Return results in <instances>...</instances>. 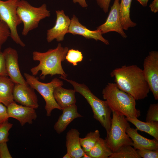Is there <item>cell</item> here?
Masks as SVG:
<instances>
[{"label": "cell", "mask_w": 158, "mask_h": 158, "mask_svg": "<svg viewBox=\"0 0 158 158\" xmlns=\"http://www.w3.org/2000/svg\"><path fill=\"white\" fill-rule=\"evenodd\" d=\"M117 87L130 95L136 100L147 97L150 90L142 70L136 65H124L110 73Z\"/></svg>", "instance_id": "cell-1"}, {"label": "cell", "mask_w": 158, "mask_h": 158, "mask_svg": "<svg viewBox=\"0 0 158 158\" xmlns=\"http://www.w3.org/2000/svg\"><path fill=\"white\" fill-rule=\"evenodd\" d=\"M67 47H63L61 43H59L54 49H50L44 52L34 51L32 58L34 61H39V64L30 69L32 75H37L40 71L41 79L44 80L47 75L51 76L58 74L67 78V75L62 68L61 62L66 59L68 50Z\"/></svg>", "instance_id": "cell-2"}, {"label": "cell", "mask_w": 158, "mask_h": 158, "mask_svg": "<svg viewBox=\"0 0 158 158\" xmlns=\"http://www.w3.org/2000/svg\"><path fill=\"white\" fill-rule=\"evenodd\" d=\"M102 94L112 111L126 117L138 118L140 116V111L136 108L135 99L120 89L115 83H108L103 89Z\"/></svg>", "instance_id": "cell-3"}, {"label": "cell", "mask_w": 158, "mask_h": 158, "mask_svg": "<svg viewBox=\"0 0 158 158\" xmlns=\"http://www.w3.org/2000/svg\"><path fill=\"white\" fill-rule=\"evenodd\" d=\"M60 78L71 84L75 92L79 93L86 99L91 107L94 118L100 123L107 133L111 124L112 111L106 101L97 97L84 84H79L61 76Z\"/></svg>", "instance_id": "cell-4"}, {"label": "cell", "mask_w": 158, "mask_h": 158, "mask_svg": "<svg viewBox=\"0 0 158 158\" xmlns=\"http://www.w3.org/2000/svg\"><path fill=\"white\" fill-rule=\"evenodd\" d=\"M17 13L23 24L22 32L23 36H26L30 31L37 28L41 20L50 15L45 4L35 7L25 0L20 1Z\"/></svg>", "instance_id": "cell-5"}, {"label": "cell", "mask_w": 158, "mask_h": 158, "mask_svg": "<svg viewBox=\"0 0 158 158\" xmlns=\"http://www.w3.org/2000/svg\"><path fill=\"white\" fill-rule=\"evenodd\" d=\"M112 118L109 132L105 140L112 152L126 145H132L133 141L126 133L128 127L130 126L125 116L112 111Z\"/></svg>", "instance_id": "cell-6"}, {"label": "cell", "mask_w": 158, "mask_h": 158, "mask_svg": "<svg viewBox=\"0 0 158 158\" xmlns=\"http://www.w3.org/2000/svg\"><path fill=\"white\" fill-rule=\"evenodd\" d=\"M24 75L29 85L36 90L44 99L46 103L45 109L47 116H50L52 111L54 109L62 110L54 97L53 92L56 87L63 85L62 81L55 78L50 82L44 83L40 81L32 75L26 73H24Z\"/></svg>", "instance_id": "cell-7"}, {"label": "cell", "mask_w": 158, "mask_h": 158, "mask_svg": "<svg viewBox=\"0 0 158 158\" xmlns=\"http://www.w3.org/2000/svg\"><path fill=\"white\" fill-rule=\"evenodd\" d=\"M20 0H0V18L5 22L10 30V37L16 44L25 47V44L21 39L17 30L18 26L22 23L17 13Z\"/></svg>", "instance_id": "cell-8"}, {"label": "cell", "mask_w": 158, "mask_h": 158, "mask_svg": "<svg viewBox=\"0 0 158 158\" xmlns=\"http://www.w3.org/2000/svg\"><path fill=\"white\" fill-rule=\"evenodd\" d=\"M143 73L154 99H158V52L150 51L145 59Z\"/></svg>", "instance_id": "cell-9"}, {"label": "cell", "mask_w": 158, "mask_h": 158, "mask_svg": "<svg viewBox=\"0 0 158 158\" xmlns=\"http://www.w3.org/2000/svg\"><path fill=\"white\" fill-rule=\"evenodd\" d=\"M2 52L8 76L15 84L29 86L20 71L17 51L9 47L6 49Z\"/></svg>", "instance_id": "cell-10"}, {"label": "cell", "mask_w": 158, "mask_h": 158, "mask_svg": "<svg viewBox=\"0 0 158 158\" xmlns=\"http://www.w3.org/2000/svg\"><path fill=\"white\" fill-rule=\"evenodd\" d=\"M119 0H114L108 16L105 22L97 27L102 34L111 32H115L119 34L123 38L127 35L123 31L121 23L119 14Z\"/></svg>", "instance_id": "cell-11"}, {"label": "cell", "mask_w": 158, "mask_h": 158, "mask_svg": "<svg viewBox=\"0 0 158 158\" xmlns=\"http://www.w3.org/2000/svg\"><path fill=\"white\" fill-rule=\"evenodd\" d=\"M56 19L54 26L48 30L47 40L49 43L56 39L57 42L63 41L67 33L71 23V20L66 15L63 10L55 11Z\"/></svg>", "instance_id": "cell-12"}, {"label": "cell", "mask_w": 158, "mask_h": 158, "mask_svg": "<svg viewBox=\"0 0 158 158\" xmlns=\"http://www.w3.org/2000/svg\"><path fill=\"white\" fill-rule=\"evenodd\" d=\"M9 118L18 120L22 126L27 123L31 124L37 117L35 109L28 106L19 105L15 102L7 107Z\"/></svg>", "instance_id": "cell-13"}, {"label": "cell", "mask_w": 158, "mask_h": 158, "mask_svg": "<svg viewBox=\"0 0 158 158\" xmlns=\"http://www.w3.org/2000/svg\"><path fill=\"white\" fill-rule=\"evenodd\" d=\"M14 100L21 105L36 109L39 107L34 89L30 86L15 84L13 91Z\"/></svg>", "instance_id": "cell-14"}, {"label": "cell", "mask_w": 158, "mask_h": 158, "mask_svg": "<svg viewBox=\"0 0 158 158\" xmlns=\"http://www.w3.org/2000/svg\"><path fill=\"white\" fill-rule=\"evenodd\" d=\"M68 33L73 35H81L87 39H93L99 40L106 45L109 44V41L102 36L101 31L97 29L91 30L87 29L79 22L78 18L74 15L71 20V23Z\"/></svg>", "instance_id": "cell-15"}, {"label": "cell", "mask_w": 158, "mask_h": 158, "mask_svg": "<svg viewBox=\"0 0 158 158\" xmlns=\"http://www.w3.org/2000/svg\"><path fill=\"white\" fill-rule=\"evenodd\" d=\"M62 111V114L54 126L55 130L59 134L63 132L74 119L83 117L78 113L75 104L63 109Z\"/></svg>", "instance_id": "cell-16"}, {"label": "cell", "mask_w": 158, "mask_h": 158, "mask_svg": "<svg viewBox=\"0 0 158 158\" xmlns=\"http://www.w3.org/2000/svg\"><path fill=\"white\" fill-rule=\"evenodd\" d=\"M137 129L128 127L126 133L131 139L133 144L132 146L136 150L142 148L152 150H158V140L154 138L151 140L145 138L140 135Z\"/></svg>", "instance_id": "cell-17"}, {"label": "cell", "mask_w": 158, "mask_h": 158, "mask_svg": "<svg viewBox=\"0 0 158 158\" xmlns=\"http://www.w3.org/2000/svg\"><path fill=\"white\" fill-rule=\"evenodd\" d=\"M80 133L76 129L71 128L66 133V146L67 152L72 158H82L85 152L80 141Z\"/></svg>", "instance_id": "cell-18"}, {"label": "cell", "mask_w": 158, "mask_h": 158, "mask_svg": "<svg viewBox=\"0 0 158 158\" xmlns=\"http://www.w3.org/2000/svg\"><path fill=\"white\" fill-rule=\"evenodd\" d=\"M75 92L74 90L66 89L61 86L55 89L53 92L54 97L62 110L63 109L75 104Z\"/></svg>", "instance_id": "cell-19"}, {"label": "cell", "mask_w": 158, "mask_h": 158, "mask_svg": "<svg viewBox=\"0 0 158 158\" xmlns=\"http://www.w3.org/2000/svg\"><path fill=\"white\" fill-rule=\"evenodd\" d=\"M15 84L7 76H0V103L6 107L15 102L13 97Z\"/></svg>", "instance_id": "cell-20"}, {"label": "cell", "mask_w": 158, "mask_h": 158, "mask_svg": "<svg viewBox=\"0 0 158 158\" xmlns=\"http://www.w3.org/2000/svg\"><path fill=\"white\" fill-rule=\"evenodd\" d=\"M132 0H121L119 4V14L123 29L127 30L130 28L136 26V23L132 21L130 17V9Z\"/></svg>", "instance_id": "cell-21"}, {"label": "cell", "mask_w": 158, "mask_h": 158, "mask_svg": "<svg viewBox=\"0 0 158 158\" xmlns=\"http://www.w3.org/2000/svg\"><path fill=\"white\" fill-rule=\"evenodd\" d=\"M126 118L128 122L135 126L138 130L145 132L158 140V122H144L136 118Z\"/></svg>", "instance_id": "cell-22"}, {"label": "cell", "mask_w": 158, "mask_h": 158, "mask_svg": "<svg viewBox=\"0 0 158 158\" xmlns=\"http://www.w3.org/2000/svg\"><path fill=\"white\" fill-rule=\"evenodd\" d=\"M112 153L106 140L100 138L94 146L86 154L91 158H109Z\"/></svg>", "instance_id": "cell-23"}, {"label": "cell", "mask_w": 158, "mask_h": 158, "mask_svg": "<svg viewBox=\"0 0 158 158\" xmlns=\"http://www.w3.org/2000/svg\"><path fill=\"white\" fill-rule=\"evenodd\" d=\"M100 138L98 130L91 131L88 133L84 138H80L81 147L84 152L87 153L92 148Z\"/></svg>", "instance_id": "cell-24"}, {"label": "cell", "mask_w": 158, "mask_h": 158, "mask_svg": "<svg viewBox=\"0 0 158 158\" xmlns=\"http://www.w3.org/2000/svg\"><path fill=\"white\" fill-rule=\"evenodd\" d=\"M136 150L130 145H124L112 152L109 158H141Z\"/></svg>", "instance_id": "cell-25"}, {"label": "cell", "mask_w": 158, "mask_h": 158, "mask_svg": "<svg viewBox=\"0 0 158 158\" xmlns=\"http://www.w3.org/2000/svg\"><path fill=\"white\" fill-rule=\"evenodd\" d=\"M83 56L80 51L73 49L68 50L66 56L67 61L73 64L74 66L77 65V63L83 60Z\"/></svg>", "instance_id": "cell-26"}, {"label": "cell", "mask_w": 158, "mask_h": 158, "mask_svg": "<svg viewBox=\"0 0 158 158\" xmlns=\"http://www.w3.org/2000/svg\"><path fill=\"white\" fill-rule=\"evenodd\" d=\"M13 125L8 121L0 124V143L7 142L8 141L9 131Z\"/></svg>", "instance_id": "cell-27"}, {"label": "cell", "mask_w": 158, "mask_h": 158, "mask_svg": "<svg viewBox=\"0 0 158 158\" xmlns=\"http://www.w3.org/2000/svg\"><path fill=\"white\" fill-rule=\"evenodd\" d=\"M146 121L151 122H158V103L150 105L146 114Z\"/></svg>", "instance_id": "cell-28"}, {"label": "cell", "mask_w": 158, "mask_h": 158, "mask_svg": "<svg viewBox=\"0 0 158 158\" xmlns=\"http://www.w3.org/2000/svg\"><path fill=\"white\" fill-rule=\"evenodd\" d=\"M10 32L6 24L0 18V52L3 44L10 37Z\"/></svg>", "instance_id": "cell-29"}, {"label": "cell", "mask_w": 158, "mask_h": 158, "mask_svg": "<svg viewBox=\"0 0 158 158\" xmlns=\"http://www.w3.org/2000/svg\"><path fill=\"white\" fill-rule=\"evenodd\" d=\"M136 150L141 158H158V150H152L148 149L142 148L136 149Z\"/></svg>", "instance_id": "cell-30"}, {"label": "cell", "mask_w": 158, "mask_h": 158, "mask_svg": "<svg viewBox=\"0 0 158 158\" xmlns=\"http://www.w3.org/2000/svg\"><path fill=\"white\" fill-rule=\"evenodd\" d=\"M8 117L7 108L0 103V124L8 120Z\"/></svg>", "instance_id": "cell-31"}, {"label": "cell", "mask_w": 158, "mask_h": 158, "mask_svg": "<svg viewBox=\"0 0 158 158\" xmlns=\"http://www.w3.org/2000/svg\"><path fill=\"white\" fill-rule=\"evenodd\" d=\"M0 158H12L9 151L6 142L0 143Z\"/></svg>", "instance_id": "cell-32"}, {"label": "cell", "mask_w": 158, "mask_h": 158, "mask_svg": "<svg viewBox=\"0 0 158 158\" xmlns=\"http://www.w3.org/2000/svg\"><path fill=\"white\" fill-rule=\"evenodd\" d=\"M99 7L104 12L107 13L108 11L111 0H96Z\"/></svg>", "instance_id": "cell-33"}, {"label": "cell", "mask_w": 158, "mask_h": 158, "mask_svg": "<svg viewBox=\"0 0 158 158\" xmlns=\"http://www.w3.org/2000/svg\"><path fill=\"white\" fill-rule=\"evenodd\" d=\"M7 76L3 52H0V76Z\"/></svg>", "instance_id": "cell-34"}, {"label": "cell", "mask_w": 158, "mask_h": 158, "mask_svg": "<svg viewBox=\"0 0 158 158\" xmlns=\"http://www.w3.org/2000/svg\"><path fill=\"white\" fill-rule=\"evenodd\" d=\"M151 11L154 13L158 11V0H154L149 6Z\"/></svg>", "instance_id": "cell-35"}, {"label": "cell", "mask_w": 158, "mask_h": 158, "mask_svg": "<svg viewBox=\"0 0 158 158\" xmlns=\"http://www.w3.org/2000/svg\"><path fill=\"white\" fill-rule=\"evenodd\" d=\"M74 3H78L82 7L85 8L87 6V5L85 0H72Z\"/></svg>", "instance_id": "cell-36"}, {"label": "cell", "mask_w": 158, "mask_h": 158, "mask_svg": "<svg viewBox=\"0 0 158 158\" xmlns=\"http://www.w3.org/2000/svg\"><path fill=\"white\" fill-rule=\"evenodd\" d=\"M143 6H146L149 0H136Z\"/></svg>", "instance_id": "cell-37"}, {"label": "cell", "mask_w": 158, "mask_h": 158, "mask_svg": "<svg viewBox=\"0 0 158 158\" xmlns=\"http://www.w3.org/2000/svg\"><path fill=\"white\" fill-rule=\"evenodd\" d=\"M63 158H72L70 155L67 152L63 156Z\"/></svg>", "instance_id": "cell-38"}, {"label": "cell", "mask_w": 158, "mask_h": 158, "mask_svg": "<svg viewBox=\"0 0 158 158\" xmlns=\"http://www.w3.org/2000/svg\"><path fill=\"white\" fill-rule=\"evenodd\" d=\"M82 158H91L88 154L85 153L83 156Z\"/></svg>", "instance_id": "cell-39"}]
</instances>
